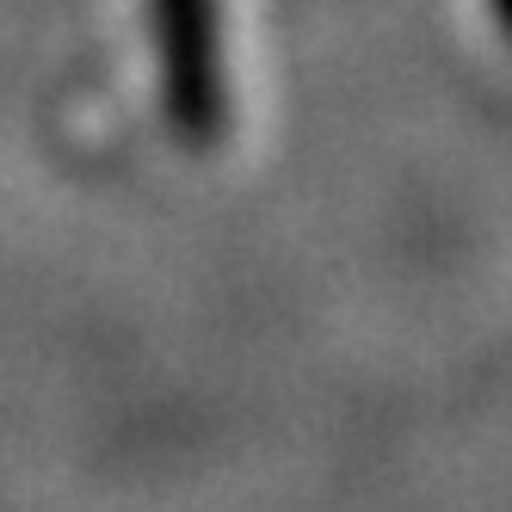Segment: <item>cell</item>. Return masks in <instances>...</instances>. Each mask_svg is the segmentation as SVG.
<instances>
[{
	"instance_id": "obj_1",
	"label": "cell",
	"mask_w": 512,
	"mask_h": 512,
	"mask_svg": "<svg viewBox=\"0 0 512 512\" xmlns=\"http://www.w3.org/2000/svg\"><path fill=\"white\" fill-rule=\"evenodd\" d=\"M161 68H167V112L179 136L210 149L223 136V50H216L210 0H155Z\"/></svg>"
},
{
	"instance_id": "obj_2",
	"label": "cell",
	"mask_w": 512,
	"mask_h": 512,
	"mask_svg": "<svg viewBox=\"0 0 512 512\" xmlns=\"http://www.w3.org/2000/svg\"><path fill=\"white\" fill-rule=\"evenodd\" d=\"M488 13H494V25L512 38V0H488Z\"/></svg>"
}]
</instances>
